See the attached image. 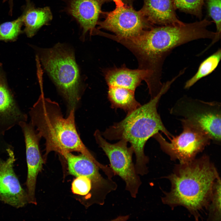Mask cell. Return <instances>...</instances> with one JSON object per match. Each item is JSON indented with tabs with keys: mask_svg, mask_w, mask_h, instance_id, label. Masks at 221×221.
I'll return each instance as SVG.
<instances>
[{
	"mask_svg": "<svg viewBox=\"0 0 221 221\" xmlns=\"http://www.w3.org/2000/svg\"><path fill=\"white\" fill-rule=\"evenodd\" d=\"M27 119V115L20 107L8 86L0 64V133L4 135L6 131Z\"/></svg>",
	"mask_w": 221,
	"mask_h": 221,
	"instance_id": "13",
	"label": "cell"
},
{
	"mask_svg": "<svg viewBox=\"0 0 221 221\" xmlns=\"http://www.w3.org/2000/svg\"><path fill=\"white\" fill-rule=\"evenodd\" d=\"M183 131L178 135L173 136L169 142L157 133L153 137L161 149L172 160H178L180 163L195 159L196 155L209 145L211 140L205 133L189 122L181 119Z\"/></svg>",
	"mask_w": 221,
	"mask_h": 221,
	"instance_id": "7",
	"label": "cell"
},
{
	"mask_svg": "<svg viewBox=\"0 0 221 221\" xmlns=\"http://www.w3.org/2000/svg\"><path fill=\"white\" fill-rule=\"evenodd\" d=\"M66 160L69 173L78 177L85 176L91 181L93 187L100 190L106 197L117 187L112 179L114 174L110 167L103 165L97 160H93L81 154L75 155L67 152L61 155Z\"/></svg>",
	"mask_w": 221,
	"mask_h": 221,
	"instance_id": "9",
	"label": "cell"
},
{
	"mask_svg": "<svg viewBox=\"0 0 221 221\" xmlns=\"http://www.w3.org/2000/svg\"><path fill=\"white\" fill-rule=\"evenodd\" d=\"M94 136L96 143L108 157L110 167L114 174L124 181L126 189L133 198H135L142 182L133 162L132 148L128 147L127 142L123 139L114 144L109 143L99 130H95Z\"/></svg>",
	"mask_w": 221,
	"mask_h": 221,
	"instance_id": "8",
	"label": "cell"
},
{
	"mask_svg": "<svg viewBox=\"0 0 221 221\" xmlns=\"http://www.w3.org/2000/svg\"><path fill=\"white\" fill-rule=\"evenodd\" d=\"M23 134L26 149L27 174L26 184L28 203L36 205L35 189L37 176L42 170L44 161L39 148L41 137L30 123L20 122Z\"/></svg>",
	"mask_w": 221,
	"mask_h": 221,
	"instance_id": "11",
	"label": "cell"
},
{
	"mask_svg": "<svg viewBox=\"0 0 221 221\" xmlns=\"http://www.w3.org/2000/svg\"><path fill=\"white\" fill-rule=\"evenodd\" d=\"M209 219L215 221L221 220V180L219 177L216 180L208 207Z\"/></svg>",
	"mask_w": 221,
	"mask_h": 221,
	"instance_id": "19",
	"label": "cell"
},
{
	"mask_svg": "<svg viewBox=\"0 0 221 221\" xmlns=\"http://www.w3.org/2000/svg\"><path fill=\"white\" fill-rule=\"evenodd\" d=\"M144 0L140 11L151 24L180 26L186 23L177 18L173 0Z\"/></svg>",
	"mask_w": 221,
	"mask_h": 221,
	"instance_id": "15",
	"label": "cell"
},
{
	"mask_svg": "<svg viewBox=\"0 0 221 221\" xmlns=\"http://www.w3.org/2000/svg\"><path fill=\"white\" fill-rule=\"evenodd\" d=\"M221 0H207L209 15L215 23L216 31L220 37L221 29Z\"/></svg>",
	"mask_w": 221,
	"mask_h": 221,
	"instance_id": "21",
	"label": "cell"
},
{
	"mask_svg": "<svg viewBox=\"0 0 221 221\" xmlns=\"http://www.w3.org/2000/svg\"><path fill=\"white\" fill-rule=\"evenodd\" d=\"M4 136V135L0 133V141H3L6 140Z\"/></svg>",
	"mask_w": 221,
	"mask_h": 221,
	"instance_id": "25",
	"label": "cell"
},
{
	"mask_svg": "<svg viewBox=\"0 0 221 221\" xmlns=\"http://www.w3.org/2000/svg\"><path fill=\"white\" fill-rule=\"evenodd\" d=\"M32 47L44 69L67 101L70 110L75 109L83 88L73 50L60 43L50 48Z\"/></svg>",
	"mask_w": 221,
	"mask_h": 221,
	"instance_id": "5",
	"label": "cell"
},
{
	"mask_svg": "<svg viewBox=\"0 0 221 221\" xmlns=\"http://www.w3.org/2000/svg\"><path fill=\"white\" fill-rule=\"evenodd\" d=\"M103 2H105L111 1H120L122 2L123 3L125 4L126 5L130 4L132 2L133 0H101Z\"/></svg>",
	"mask_w": 221,
	"mask_h": 221,
	"instance_id": "23",
	"label": "cell"
},
{
	"mask_svg": "<svg viewBox=\"0 0 221 221\" xmlns=\"http://www.w3.org/2000/svg\"><path fill=\"white\" fill-rule=\"evenodd\" d=\"M172 84L170 80L163 83L159 93L148 102L127 114L122 120L101 133L103 137L109 140L123 139L130 144L135 155V167L139 175L143 176L148 172L147 164L149 159L144 152L148 140L160 131L169 140L173 136L165 126L157 108L161 97Z\"/></svg>",
	"mask_w": 221,
	"mask_h": 221,
	"instance_id": "3",
	"label": "cell"
},
{
	"mask_svg": "<svg viewBox=\"0 0 221 221\" xmlns=\"http://www.w3.org/2000/svg\"><path fill=\"white\" fill-rule=\"evenodd\" d=\"M219 177L206 155L180 163L167 177L171 188L162 201L172 207H184L197 220L201 211L208 208L215 183Z\"/></svg>",
	"mask_w": 221,
	"mask_h": 221,
	"instance_id": "2",
	"label": "cell"
},
{
	"mask_svg": "<svg viewBox=\"0 0 221 221\" xmlns=\"http://www.w3.org/2000/svg\"><path fill=\"white\" fill-rule=\"evenodd\" d=\"M209 36L206 22L201 20L182 25L153 27L135 37L118 38L116 41L135 55L138 62V68L148 72L145 82L149 94L155 95L162 87L163 65L172 51L190 41L207 39Z\"/></svg>",
	"mask_w": 221,
	"mask_h": 221,
	"instance_id": "1",
	"label": "cell"
},
{
	"mask_svg": "<svg viewBox=\"0 0 221 221\" xmlns=\"http://www.w3.org/2000/svg\"><path fill=\"white\" fill-rule=\"evenodd\" d=\"M23 25L21 16L10 21L0 24V41L5 42L16 41L23 31L21 28Z\"/></svg>",
	"mask_w": 221,
	"mask_h": 221,
	"instance_id": "18",
	"label": "cell"
},
{
	"mask_svg": "<svg viewBox=\"0 0 221 221\" xmlns=\"http://www.w3.org/2000/svg\"><path fill=\"white\" fill-rule=\"evenodd\" d=\"M75 109L70 110L64 118L58 103L45 98L42 91L37 102L30 109V122L45 140V160L51 151L60 155L76 152L94 161L96 160L82 141L76 126Z\"/></svg>",
	"mask_w": 221,
	"mask_h": 221,
	"instance_id": "4",
	"label": "cell"
},
{
	"mask_svg": "<svg viewBox=\"0 0 221 221\" xmlns=\"http://www.w3.org/2000/svg\"><path fill=\"white\" fill-rule=\"evenodd\" d=\"M206 0H173L176 9L195 16L201 19L202 9Z\"/></svg>",
	"mask_w": 221,
	"mask_h": 221,
	"instance_id": "20",
	"label": "cell"
},
{
	"mask_svg": "<svg viewBox=\"0 0 221 221\" xmlns=\"http://www.w3.org/2000/svg\"><path fill=\"white\" fill-rule=\"evenodd\" d=\"M8 1L10 7V10L9 12V15L12 16V14L13 6V0H3V2H4Z\"/></svg>",
	"mask_w": 221,
	"mask_h": 221,
	"instance_id": "24",
	"label": "cell"
},
{
	"mask_svg": "<svg viewBox=\"0 0 221 221\" xmlns=\"http://www.w3.org/2000/svg\"><path fill=\"white\" fill-rule=\"evenodd\" d=\"M7 153L6 160L0 157V200L14 207L21 208L28 203L27 193L14 171L13 148L7 150Z\"/></svg>",
	"mask_w": 221,
	"mask_h": 221,
	"instance_id": "12",
	"label": "cell"
},
{
	"mask_svg": "<svg viewBox=\"0 0 221 221\" xmlns=\"http://www.w3.org/2000/svg\"><path fill=\"white\" fill-rule=\"evenodd\" d=\"M92 184L88 178L83 176L77 177L72 184V189L74 194L84 195L91 189Z\"/></svg>",
	"mask_w": 221,
	"mask_h": 221,
	"instance_id": "22",
	"label": "cell"
},
{
	"mask_svg": "<svg viewBox=\"0 0 221 221\" xmlns=\"http://www.w3.org/2000/svg\"><path fill=\"white\" fill-rule=\"evenodd\" d=\"M170 113L182 118L205 133L211 140L221 142V110L220 103L205 102L186 96L180 98Z\"/></svg>",
	"mask_w": 221,
	"mask_h": 221,
	"instance_id": "6",
	"label": "cell"
},
{
	"mask_svg": "<svg viewBox=\"0 0 221 221\" xmlns=\"http://www.w3.org/2000/svg\"><path fill=\"white\" fill-rule=\"evenodd\" d=\"M22 10L21 16L25 27L23 31L28 37H33L42 26L48 24L52 18L49 7L37 8L30 0H26V4Z\"/></svg>",
	"mask_w": 221,
	"mask_h": 221,
	"instance_id": "16",
	"label": "cell"
},
{
	"mask_svg": "<svg viewBox=\"0 0 221 221\" xmlns=\"http://www.w3.org/2000/svg\"><path fill=\"white\" fill-rule=\"evenodd\" d=\"M99 28L114 33L115 36L127 38L137 36L153 27L140 11L130 6L117 5L112 11L107 13L105 19L98 22Z\"/></svg>",
	"mask_w": 221,
	"mask_h": 221,
	"instance_id": "10",
	"label": "cell"
},
{
	"mask_svg": "<svg viewBox=\"0 0 221 221\" xmlns=\"http://www.w3.org/2000/svg\"><path fill=\"white\" fill-rule=\"evenodd\" d=\"M221 58V51L219 48L201 63L197 72L185 82L184 88H189L200 79L211 73L218 66Z\"/></svg>",
	"mask_w": 221,
	"mask_h": 221,
	"instance_id": "17",
	"label": "cell"
},
{
	"mask_svg": "<svg viewBox=\"0 0 221 221\" xmlns=\"http://www.w3.org/2000/svg\"><path fill=\"white\" fill-rule=\"evenodd\" d=\"M101 0H69L67 12L79 23L82 29L81 38L84 40L86 33L96 34L95 27L101 12Z\"/></svg>",
	"mask_w": 221,
	"mask_h": 221,
	"instance_id": "14",
	"label": "cell"
}]
</instances>
